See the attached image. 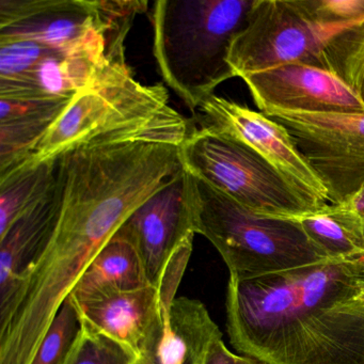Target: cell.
<instances>
[{
  "mask_svg": "<svg viewBox=\"0 0 364 364\" xmlns=\"http://www.w3.org/2000/svg\"><path fill=\"white\" fill-rule=\"evenodd\" d=\"M364 255L255 278L230 276L227 328L267 364H364Z\"/></svg>",
  "mask_w": 364,
  "mask_h": 364,
  "instance_id": "cell-1",
  "label": "cell"
},
{
  "mask_svg": "<svg viewBox=\"0 0 364 364\" xmlns=\"http://www.w3.org/2000/svg\"><path fill=\"white\" fill-rule=\"evenodd\" d=\"M191 131V122L169 105L163 85L141 84L127 61H116L72 97L20 168L57 161L80 146L144 141L181 146Z\"/></svg>",
  "mask_w": 364,
  "mask_h": 364,
  "instance_id": "cell-2",
  "label": "cell"
},
{
  "mask_svg": "<svg viewBox=\"0 0 364 364\" xmlns=\"http://www.w3.org/2000/svg\"><path fill=\"white\" fill-rule=\"evenodd\" d=\"M255 0H159L152 10L153 54L166 84L193 114L235 77L230 48Z\"/></svg>",
  "mask_w": 364,
  "mask_h": 364,
  "instance_id": "cell-3",
  "label": "cell"
},
{
  "mask_svg": "<svg viewBox=\"0 0 364 364\" xmlns=\"http://www.w3.org/2000/svg\"><path fill=\"white\" fill-rule=\"evenodd\" d=\"M187 173V198L196 234L208 238L230 276L255 278L314 265L328 259L295 218L255 214Z\"/></svg>",
  "mask_w": 364,
  "mask_h": 364,
  "instance_id": "cell-4",
  "label": "cell"
},
{
  "mask_svg": "<svg viewBox=\"0 0 364 364\" xmlns=\"http://www.w3.org/2000/svg\"><path fill=\"white\" fill-rule=\"evenodd\" d=\"M180 159L185 171L255 214L296 218L315 212L263 157L208 127L191 132Z\"/></svg>",
  "mask_w": 364,
  "mask_h": 364,
  "instance_id": "cell-5",
  "label": "cell"
},
{
  "mask_svg": "<svg viewBox=\"0 0 364 364\" xmlns=\"http://www.w3.org/2000/svg\"><path fill=\"white\" fill-rule=\"evenodd\" d=\"M363 23L323 24L311 18L298 0H255L228 63L240 78L289 63L331 72L341 38Z\"/></svg>",
  "mask_w": 364,
  "mask_h": 364,
  "instance_id": "cell-6",
  "label": "cell"
},
{
  "mask_svg": "<svg viewBox=\"0 0 364 364\" xmlns=\"http://www.w3.org/2000/svg\"><path fill=\"white\" fill-rule=\"evenodd\" d=\"M287 127L323 181L331 205L364 188V114H266Z\"/></svg>",
  "mask_w": 364,
  "mask_h": 364,
  "instance_id": "cell-7",
  "label": "cell"
},
{
  "mask_svg": "<svg viewBox=\"0 0 364 364\" xmlns=\"http://www.w3.org/2000/svg\"><path fill=\"white\" fill-rule=\"evenodd\" d=\"M201 127L242 142L278 170L316 212L329 205L327 189L284 125L231 100L210 95L197 110Z\"/></svg>",
  "mask_w": 364,
  "mask_h": 364,
  "instance_id": "cell-8",
  "label": "cell"
},
{
  "mask_svg": "<svg viewBox=\"0 0 364 364\" xmlns=\"http://www.w3.org/2000/svg\"><path fill=\"white\" fill-rule=\"evenodd\" d=\"M240 80L259 112L295 114H364V102L336 74L304 63H289Z\"/></svg>",
  "mask_w": 364,
  "mask_h": 364,
  "instance_id": "cell-9",
  "label": "cell"
},
{
  "mask_svg": "<svg viewBox=\"0 0 364 364\" xmlns=\"http://www.w3.org/2000/svg\"><path fill=\"white\" fill-rule=\"evenodd\" d=\"M106 33L97 0H0V39L77 50Z\"/></svg>",
  "mask_w": 364,
  "mask_h": 364,
  "instance_id": "cell-10",
  "label": "cell"
},
{
  "mask_svg": "<svg viewBox=\"0 0 364 364\" xmlns=\"http://www.w3.org/2000/svg\"><path fill=\"white\" fill-rule=\"evenodd\" d=\"M195 234L184 170L136 210L116 235L135 248L149 283L157 287L172 255Z\"/></svg>",
  "mask_w": 364,
  "mask_h": 364,
  "instance_id": "cell-11",
  "label": "cell"
},
{
  "mask_svg": "<svg viewBox=\"0 0 364 364\" xmlns=\"http://www.w3.org/2000/svg\"><path fill=\"white\" fill-rule=\"evenodd\" d=\"M71 297L82 323L124 345L138 358L161 336L163 308L153 285L72 293Z\"/></svg>",
  "mask_w": 364,
  "mask_h": 364,
  "instance_id": "cell-12",
  "label": "cell"
},
{
  "mask_svg": "<svg viewBox=\"0 0 364 364\" xmlns=\"http://www.w3.org/2000/svg\"><path fill=\"white\" fill-rule=\"evenodd\" d=\"M72 97H0V178L31 157Z\"/></svg>",
  "mask_w": 364,
  "mask_h": 364,
  "instance_id": "cell-13",
  "label": "cell"
},
{
  "mask_svg": "<svg viewBox=\"0 0 364 364\" xmlns=\"http://www.w3.org/2000/svg\"><path fill=\"white\" fill-rule=\"evenodd\" d=\"M58 218L54 191L0 236V308L9 302L21 277L33 263L54 231Z\"/></svg>",
  "mask_w": 364,
  "mask_h": 364,
  "instance_id": "cell-14",
  "label": "cell"
},
{
  "mask_svg": "<svg viewBox=\"0 0 364 364\" xmlns=\"http://www.w3.org/2000/svg\"><path fill=\"white\" fill-rule=\"evenodd\" d=\"M148 285L151 284L137 251L127 240L114 234L91 261L72 293L135 289Z\"/></svg>",
  "mask_w": 364,
  "mask_h": 364,
  "instance_id": "cell-15",
  "label": "cell"
},
{
  "mask_svg": "<svg viewBox=\"0 0 364 364\" xmlns=\"http://www.w3.org/2000/svg\"><path fill=\"white\" fill-rule=\"evenodd\" d=\"M295 219L328 259L364 255V223L341 206L329 204Z\"/></svg>",
  "mask_w": 364,
  "mask_h": 364,
  "instance_id": "cell-16",
  "label": "cell"
},
{
  "mask_svg": "<svg viewBox=\"0 0 364 364\" xmlns=\"http://www.w3.org/2000/svg\"><path fill=\"white\" fill-rule=\"evenodd\" d=\"M56 167L57 161H46L0 178V236L54 191Z\"/></svg>",
  "mask_w": 364,
  "mask_h": 364,
  "instance_id": "cell-17",
  "label": "cell"
},
{
  "mask_svg": "<svg viewBox=\"0 0 364 364\" xmlns=\"http://www.w3.org/2000/svg\"><path fill=\"white\" fill-rule=\"evenodd\" d=\"M82 328V317L70 296L55 317L31 364L63 363Z\"/></svg>",
  "mask_w": 364,
  "mask_h": 364,
  "instance_id": "cell-18",
  "label": "cell"
},
{
  "mask_svg": "<svg viewBox=\"0 0 364 364\" xmlns=\"http://www.w3.org/2000/svg\"><path fill=\"white\" fill-rule=\"evenodd\" d=\"M137 359L124 345L82 323L80 336L61 364H135Z\"/></svg>",
  "mask_w": 364,
  "mask_h": 364,
  "instance_id": "cell-19",
  "label": "cell"
},
{
  "mask_svg": "<svg viewBox=\"0 0 364 364\" xmlns=\"http://www.w3.org/2000/svg\"><path fill=\"white\" fill-rule=\"evenodd\" d=\"M53 50L33 40L0 39V84L20 82Z\"/></svg>",
  "mask_w": 364,
  "mask_h": 364,
  "instance_id": "cell-20",
  "label": "cell"
},
{
  "mask_svg": "<svg viewBox=\"0 0 364 364\" xmlns=\"http://www.w3.org/2000/svg\"><path fill=\"white\" fill-rule=\"evenodd\" d=\"M300 7L323 24L363 22L364 0H298Z\"/></svg>",
  "mask_w": 364,
  "mask_h": 364,
  "instance_id": "cell-21",
  "label": "cell"
},
{
  "mask_svg": "<svg viewBox=\"0 0 364 364\" xmlns=\"http://www.w3.org/2000/svg\"><path fill=\"white\" fill-rule=\"evenodd\" d=\"M193 237L195 236H191L178 247V250L172 255L171 259L164 269L161 280L157 285L159 300L163 308L169 309L176 298L178 287L193 251Z\"/></svg>",
  "mask_w": 364,
  "mask_h": 364,
  "instance_id": "cell-22",
  "label": "cell"
},
{
  "mask_svg": "<svg viewBox=\"0 0 364 364\" xmlns=\"http://www.w3.org/2000/svg\"><path fill=\"white\" fill-rule=\"evenodd\" d=\"M364 78V24L355 31L346 65L347 84L360 93Z\"/></svg>",
  "mask_w": 364,
  "mask_h": 364,
  "instance_id": "cell-23",
  "label": "cell"
},
{
  "mask_svg": "<svg viewBox=\"0 0 364 364\" xmlns=\"http://www.w3.org/2000/svg\"><path fill=\"white\" fill-rule=\"evenodd\" d=\"M237 360L238 355L225 346L223 336H219L210 345L203 364H237Z\"/></svg>",
  "mask_w": 364,
  "mask_h": 364,
  "instance_id": "cell-24",
  "label": "cell"
},
{
  "mask_svg": "<svg viewBox=\"0 0 364 364\" xmlns=\"http://www.w3.org/2000/svg\"><path fill=\"white\" fill-rule=\"evenodd\" d=\"M338 206L348 210L353 216L357 217L361 223H364V188L357 195L353 196L350 200Z\"/></svg>",
  "mask_w": 364,
  "mask_h": 364,
  "instance_id": "cell-25",
  "label": "cell"
},
{
  "mask_svg": "<svg viewBox=\"0 0 364 364\" xmlns=\"http://www.w3.org/2000/svg\"><path fill=\"white\" fill-rule=\"evenodd\" d=\"M135 364H159V361H157L156 358H155L154 353H152V350L146 351V353H142L139 358H138L137 361H136Z\"/></svg>",
  "mask_w": 364,
  "mask_h": 364,
  "instance_id": "cell-26",
  "label": "cell"
},
{
  "mask_svg": "<svg viewBox=\"0 0 364 364\" xmlns=\"http://www.w3.org/2000/svg\"><path fill=\"white\" fill-rule=\"evenodd\" d=\"M237 364H267L255 358L247 357V355H238Z\"/></svg>",
  "mask_w": 364,
  "mask_h": 364,
  "instance_id": "cell-27",
  "label": "cell"
},
{
  "mask_svg": "<svg viewBox=\"0 0 364 364\" xmlns=\"http://www.w3.org/2000/svg\"><path fill=\"white\" fill-rule=\"evenodd\" d=\"M360 95H361L362 100H363L364 102V78L363 82H362L361 89H360Z\"/></svg>",
  "mask_w": 364,
  "mask_h": 364,
  "instance_id": "cell-28",
  "label": "cell"
},
{
  "mask_svg": "<svg viewBox=\"0 0 364 364\" xmlns=\"http://www.w3.org/2000/svg\"><path fill=\"white\" fill-rule=\"evenodd\" d=\"M358 299L361 300L362 302L364 304V289L363 291H362V293L360 294L359 297H358Z\"/></svg>",
  "mask_w": 364,
  "mask_h": 364,
  "instance_id": "cell-29",
  "label": "cell"
}]
</instances>
